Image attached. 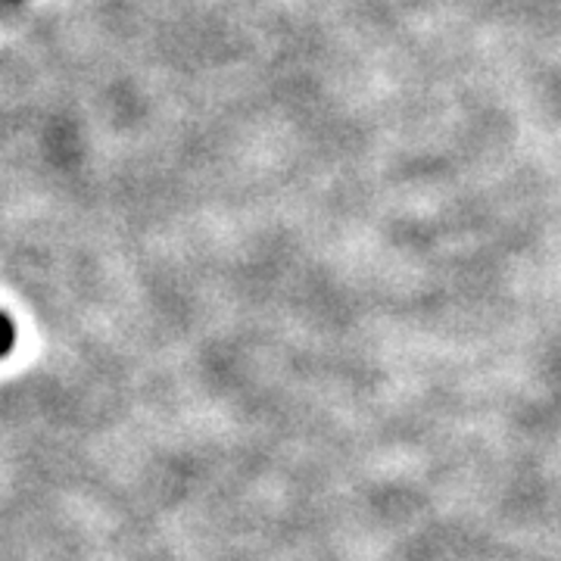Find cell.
<instances>
[{"instance_id":"6da1fadb","label":"cell","mask_w":561,"mask_h":561,"mask_svg":"<svg viewBox=\"0 0 561 561\" xmlns=\"http://www.w3.org/2000/svg\"><path fill=\"white\" fill-rule=\"evenodd\" d=\"M13 343H16V328H13L10 316L0 312V359H7L13 353Z\"/></svg>"}]
</instances>
